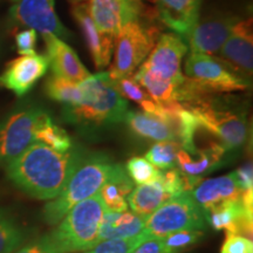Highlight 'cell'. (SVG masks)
Listing matches in <instances>:
<instances>
[{"instance_id":"6da1fadb","label":"cell","mask_w":253,"mask_h":253,"mask_svg":"<svg viewBox=\"0 0 253 253\" xmlns=\"http://www.w3.org/2000/svg\"><path fill=\"white\" fill-rule=\"evenodd\" d=\"M84 154L71 149L60 153L36 142L5 168L9 181L31 197L55 198L78 169Z\"/></svg>"},{"instance_id":"7a4b0ae2","label":"cell","mask_w":253,"mask_h":253,"mask_svg":"<svg viewBox=\"0 0 253 253\" xmlns=\"http://www.w3.org/2000/svg\"><path fill=\"white\" fill-rule=\"evenodd\" d=\"M119 166L103 154L84 155L78 169L65 188L45 205L42 211L43 219L50 225L59 224L73 207L99 194L104 183L113 176Z\"/></svg>"},{"instance_id":"3957f363","label":"cell","mask_w":253,"mask_h":253,"mask_svg":"<svg viewBox=\"0 0 253 253\" xmlns=\"http://www.w3.org/2000/svg\"><path fill=\"white\" fill-rule=\"evenodd\" d=\"M84 93L81 103L65 107L69 122L84 126H103L123 122L128 113V103L114 88L107 73L90 75L80 82Z\"/></svg>"},{"instance_id":"277c9868","label":"cell","mask_w":253,"mask_h":253,"mask_svg":"<svg viewBox=\"0 0 253 253\" xmlns=\"http://www.w3.org/2000/svg\"><path fill=\"white\" fill-rule=\"evenodd\" d=\"M210 95L199 96L183 107L195 116L201 128L219 138L227 150L239 149L248 140L246 113L230 101L213 99Z\"/></svg>"},{"instance_id":"5b68a950","label":"cell","mask_w":253,"mask_h":253,"mask_svg":"<svg viewBox=\"0 0 253 253\" xmlns=\"http://www.w3.org/2000/svg\"><path fill=\"white\" fill-rule=\"evenodd\" d=\"M107 211L100 194L73 207L52 231L62 253H79L97 245V236Z\"/></svg>"},{"instance_id":"8992f818","label":"cell","mask_w":253,"mask_h":253,"mask_svg":"<svg viewBox=\"0 0 253 253\" xmlns=\"http://www.w3.org/2000/svg\"><path fill=\"white\" fill-rule=\"evenodd\" d=\"M156 31L138 20L126 23L114 40L112 61L107 74L112 80L132 77L156 43Z\"/></svg>"},{"instance_id":"52a82bcc","label":"cell","mask_w":253,"mask_h":253,"mask_svg":"<svg viewBox=\"0 0 253 253\" xmlns=\"http://www.w3.org/2000/svg\"><path fill=\"white\" fill-rule=\"evenodd\" d=\"M205 213L189 192L170 198L145 219L141 231L143 238H163L182 230H202L205 227Z\"/></svg>"},{"instance_id":"ba28073f","label":"cell","mask_w":253,"mask_h":253,"mask_svg":"<svg viewBox=\"0 0 253 253\" xmlns=\"http://www.w3.org/2000/svg\"><path fill=\"white\" fill-rule=\"evenodd\" d=\"M186 52L188 46L182 37L173 33L162 34L132 78L181 84L186 80L182 72V61Z\"/></svg>"},{"instance_id":"9c48e42d","label":"cell","mask_w":253,"mask_h":253,"mask_svg":"<svg viewBox=\"0 0 253 253\" xmlns=\"http://www.w3.org/2000/svg\"><path fill=\"white\" fill-rule=\"evenodd\" d=\"M184 69L185 77L205 94L243 91L250 87L249 80L214 56L190 52Z\"/></svg>"},{"instance_id":"30bf717a","label":"cell","mask_w":253,"mask_h":253,"mask_svg":"<svg viewBox=\"0 0 253 253\" xmlns=\"http://www.w3.org/2000/svg\"><path fill=\"white\" fill-rule=\"evenodd\" d=\"M42 109L30 107L18 110L0 123V166L6 168L36 143V134Z\"/></svg>"},{"instance_id":"8fae6325","label":"cell","mask_w":253,"mask_h":253,"mask_svg":"<svg viewBox=\"0 0 253 253\" xmlns=\"http://www.w3.org/2000/svg\"><path fill=\"white\" fill-rule=\"evenodd\" d=\"M11 14L17 23L40 32L42 36H54L61 40L71 38L55 13L54 0H17Z\"/></svg>"},{"instance_id":"7c38bea8","label":"cell","mask_w":253,"mask_h":253,"mask_svg":"<svg viewBox=\"0 0 253 253\" xmlns=\"http://www.w3.org/2000/svg\"><path fill=\"white\" fill-rule=\"evenodd\" d=\"M239 19L231 14H212L195 24L184 39L191 52L213 56L223 47L235 24Z\"/></svg>"},{"instance_id":"4fadbf2b","label":"cell","mask_w":253,"mask_h":253,"mask_svg":"<svg viewBox=\"0 0 253 253\" xmlns=\"http://www.w3.org/2000/svg\"><path fill=\"white\" fill-rule=\"evenodd\" d=\"M218 59L226 63L237 74L246 80L253 72V34L252 18L238 20L231 31Z\"/></svg>"},{"instance_id":"5bb4252c","label":"cell","mask_w":253,"mask_h":253,"mask_svg":"<svg viewBox=\"0 0 253 253\" xmlns=\"http://www.w3.org/2000/svg\"><path fill=\"white\" fill-rule=\"evenodd\" d=\"M90 17L97 30L115 37L126 23L138 20L142 0H88Z\"/></svg>"},{"instance_id":"9a60e30c","label":"cell","mask_w":253,"mask_h":253,"mask_svg":"<svg viewBox=\"0 0 253 253\" xmlns=\"http://www.w3.org/2000/svg\"><path fill=\"white\" fill-rule=\"evenodd\" d=\"M48 58L40 54L21 55L8 62L0 75V86L12 90L17 96H24L46 74Z\"/></svg>"},{"instance_id":"2e32d148","label":"cell","mask_w":253,"mask_h":253,"mask_svg":"<svg viewBox=\"0 0 253 253\" xmlns=\"http://www.w3.org/2000/svg\"><path fill=\"white\" fill-rule=\"evenodd\" d=\"M72 14L82 32V36L86 41L87 48L89 50L95 67L97 69L108 67L112 61L115 37L102 33L97 30L96 25L94 24L93 19L90 17L87 2L73 5Z\"/></svg>"},{"instance_id":"e0dca14e","label":"cell","mask_w":253,"mask_h":253,"mask_svg":"<svg viewBox=\"0 0 253 253\" xmlns=\"http://www.w3.org/2000/svg\"><path fill=\"white\" fill-rule=\"evenodd\" d=\"M182 104H178L175 109L172 118L164 119L154 114L142 112L126 113L123 122L128 125L129 128L136 135L148 140L156 142L171 141L179 144V119L178 108Z\"/></svg>"},{"instance_id":"ac0fdd59","label":"cell","mask_w":253,"mask_h":253,"mask_svg":"<svg viewBox=\"0 0 253 253\" xmlns=\"http://www.w3.org/2000/svg\"><path fill=\"white\" fill-rule=\"evenodd\" d=\"M205 220L216 231L238 235L251 239L253 214L243 207L242 199L224 202L205 212Z\"/></svg>"},{"instance_id":"d6986e66","label":"cell","mask_w":253,"mask_h":253,"mask_svg":"<svg viewBox=\"0 0 253 253\" xmlns=\"http://www.w3.org/2000/svg\"><path fill=\"white\" fill-rule=\"evenodd\" d=\"M47 58L52 66L53 75L80 84L90 77V73L82 65L75 50L65 41L54 36H43Z\"/></svg>"},{"instance_id":"ffe728a7","label":"cell","mask_w":253,"mask_h":253,"mask_svg":"<svg viewBox=\"0 0 253 253\" xmlns=\"http://www.w3.org/2000/svg\"><path fill=\"white\" fill-rule=\"evenodd\" d=\"M227 151L230 150L216 142L202 149L197 147L192 150L179 149L177 153L176 167L186 177L201 178L205 173L213 171L221 166Z\"/></svg>"},{"instance_id":"44dd1931","label":"cell","mask_w":253,"mask_h":253,"mask_svg":"<svg viewBox=\"0 0 253 253\" xmlns=\"http://www.w3.org/2000/svg\"><path fill=\"white\" fill-rule=\"evenodd\" d=\"M204 213L224 202L242 198L243 191L237 184L233 172L201 181L189 192Z\"/></svg>"},{"instance_id":"7402d4cb","label":"cell","mask_w":253,"mask_h":253,"mask_svg":"<svg viewBox=\"0 0 253 253\" xmlns=\"http://www.w3.org/2000/svg\"><path fill=\"white\" fill-rule=\"evenodd\" d=\"M203 0H155L158 18L167 27L185 38L199 19Z\"/></svg>"},{"instance_id":"603a6c76","label":"cell","mask_w":253,"mask_h":253,"mask_svg":"<svg viewBox=\"0 0 253 253\" xmlns=\"http://www.w3.org/2000/svg\"><path fill=\"white\" fill-rule=\"evenodd\" d=\"M147 218L138 216L135 212H114L107 210L97 236V244L101 242L116 238H129L137 236L143 230Z\"/></svg>"},{"instance_id":"cb8c5ba5","label":"cell","mask_w":253,"mask_h":253,"mask_svg":"<svg viewBox=\"0 0 253 253\" xmlns=\"http://www.w3.org/2000/svg\"><path fill=\"white\" fill-rule=\"evenodd\" d=\"M171 195L164 189L160 178L153 183L138 185L128 196V207L138 216L148 218L169 201Z\"/></svg>"},{"instance_id":"d4e9b609","label":"cell","mask_w":253,"mask_h":253,"mask_svg":"<svg viewBox=\"0 0 253 253\" xmlns=\"http://www.w3.org/2000/svg\"><path fill=\"white\" fill-rule=\"evenodd\" d=\"M110 82L122 95L123 97H126L128 100L132 101V102L137 103L138 106L143 109V112L154 114V115L161 116V118L169 119L172 118L173 114H175V109L177 104L171 107H163L160 103H157L149 94L147 93V90L143 87L140 86L137 81H135L132 77L129 78H123L119 79V80H112Z\"/></svg>"},{"instance_id":"484cf974","label":"cell","mask_w":253,"mask_h":253,"mask_svg":"<svg viewBox=\"0 0 253 253\" xmlns=\"http://www.w3.org/2000/svg\"><path fill=\"white\" fill-rule=\"evenodd\" d=\"M132 189L134 182L128 176L125 168L120 164L113 176L104 183L99 194L107 210L114 212H125L129 208L126 197H128Z\"/></svg>"},{"instance_id":"4316f807","label":"cell","mask_w":253,"mask_h":253,"mask_svg":"<svg viewBox=\"0 0 253 253\" xmlns=\"http://www.w3.org/2000/svg\"><path fill=\"white\" fill-rule=\"evenodd\" d=\"M36 140L60 153L69 151L73 147L72 140L67 131L56 125L46 112L38 126Z\"/></svg>"},{"instance_id":"83f0119b","label":"cell","mask_w":253,"mask_h":253,"mask_svg":"<svg viewBox=\"0 0 253 253\" xmlns=\"http://www.w3.org/2000/svg\"><path fill=\"white\" fill-rule=\"evenodd\" d=\"M46 93L52 100L63 103L65 107H74L81 103L84 93L80 84L69 81L67 79L52 75L46 81Z\"/></svg>"},{"instance_id":"f1b7e54d","label":"cell","mask_w":253,"mask_h":253,"mask_svg":"<svg viewBox=\"0 0 253 253\" xmlns=\"http://www.w3.org/2000/svg\"><path fill=\"white\" fill-rule=\"evenodd\" d=\"M26 238V230L13 217L0 210V253H13Z\"/></svg>"},{"instance_id":"f546056e","label":"cell","mask_w":253,"mask_h":253,"mask_svg":"<svg viewBox=\"0 0 253 253\" xmlns=\"http://www.w3.org/2000/svg\"><path fill=\"white\" fill-rule=\"evenodd\" d=\"M179 149H181V145L176 142H157L150 148L145 155V158L157 169H171V168H176L177 153Z\"/></svg>"},{"instance_id":"4dcf8cb0","label":"cell","mask_w":253,"mask_h":253,"mask_svg":"<svg viewBox=\"0 0 253 253\" xmlns=\"http://www.w3.org/2000/svg\"><path fill=\"white\" fill-rule=\"evenodd\" d=\"M126 171L130 179L137 184H148L157 181L161 176V170L154 167L145 157L136 156L128 161Z\"/></svg>"},{"instance_id":"1f68e13d","label":"cell","mask_w":253,"mask_h":253,"mask_svg":"<svg viewBox=\"0 0 253 253\" xmlns=\"http://www.w3.org/2000/svg\"><path fill=\"white\" fill-rule=\"evenodd\" d=\"M204 237L202 230H182L163 237V243L168 253H182L198 244Z\"/></svg>"},{"instance_id":"d6a6232c","label":"cell","mask_w":253,"mask_h":253,"mask_svg":"<svg viewBox=\"0 0 253 253\" xmlns=\"http://www.w3.org/2000/svg\"><path fill=\"white\" fill-rule=\"evenodd\" d=\"M143 239V236L138 233L137 236L129 237V238L104 240V242H101L100 244L95 245L90 250L79 253H129Z\"/></svg>"},{"instance_id":"836d02e7","label":"cell","mask_w":253,"mask_h":253,"mask_svg":"<svg viewBox=\"0 0 253 253\" xmlns=\"http://www.w3.org/2000/svg\"><path fill=\"white\" fill-rule=\"evenodd\" d=\"M13 253H62V250L50 232L32 240L26 245H21Z\"/></svg>"},{"instance_id":"e575fe53","label":"cell","mask_w":253,"mask_h":253,"mask_svg":"<svg viewBox=\"0 0 253 253\" xmlns=\"http://www.w3.org/2000/svg\"><path fill=\"white\" fill-rule=\"evenodd\" d=\"M220 253H253L252 240L243 236L226 233Z\"/></svg>"},{"instance_id":"d590c367","label":"cell","mask_w":253,"mask_h":253,"mask_svg":"<svg viewBox=\"0 0 253 253\" xmlns=\"http://www.w3.org/2000/svg\"><path fill=\"white\" fill-rule=\"evenodd\" d=\"M15 45H17L18 53L21 55L36 54L37 45V31L25 30L19 32L15 36Z\"/></svg>"},{"instance_id":"8d00e7d4","label":"cell","mask_w":253,"mask_h":253,"mask_svg":"<svg viewBox=\"0 0 253 253\" xmlns=\"http://www.w3.org/2000/svg\"><path fill=\"white\" fill-rule=\"evenodd\" d=\"M129 253H168L163 239L153 237L141 240Z\"/></svg>"},{"instance_id":"74e56055","label":"cell","mask_w":253,"mask_h":253,"mask_svg":"<svg viewBox=\"0 0 253 253\" xmlns=\"http://www.w3.org/2000/svg\"><path fill=\"white\" fill-rule=\"evenodd\" d=\"M233 175H235L237 184H238L242 191L253 189V169L251 161L238 168L233 172Z\"/></svg>"},{"instance_id":"f35d334b","label":"cell","mask_w":253,"mask_h":253,"mask_svg":"<svg viewBox=\"0 0 253 253\" xmlns=\"http://www.w3.org/2000/svg\"><path fill=\"white\" fill-rule=\"evenodd\" d=\"M72 5H77V4H81V2H87V0H68Z\"/></svg>"},{"instance_id":"ab89813d","label":"cell","mask_w":253,"mask_h":253,"mask_svg":"<svg viewBox=\"0 0 253 253\" xmlns=\"http://www.w3.org/2000/svg\"><path fill=\"white\" fill-rule=\"evenodd\" d=\"M14 1H17V0H14Z\"/></svg>"}]
</instances>
